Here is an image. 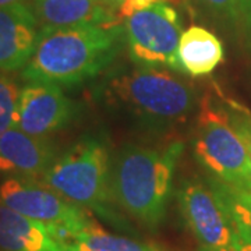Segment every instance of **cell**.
Returning a JSON list of instances; mask_svg holds the SVG:
<instances>
[{
	"label": "cell",
	"mask_w": 251,
	"mask_h": 251,
	"mask_svg": "<svg viewBox=\"0 0 251 251\" xmlns=\"http://www.w3.org/2000/svg\"><path fill=\"white\" fill-rule=\"evenodd\" d=\"M125 36V28L116 24L42 27L23 78L60 88L80 85L115 62Z\"/></svg>",
	"instance_id": "cell-1"
},
{
	"label": "cell",
	"mask_w": 251,
	"mask_h": 251,
	"mask_svg": "<svg viewBox=\"0 0 251 251\" xmlns=\"http://www.w3.org/2000/svg\"><path fill=\"white\" fill-rule=\"evenodd\" d=\"M181 141L163 150L127 144L112 162L110 187L117 206L148 230H158L166 218Z\"/></svg>",
	"instance_id": "cell-2"
},
{
	"label": "cell",
	"mask_w": 251,
	"mask_h": 251,
	"mask_svg": "<svg viewBox=\"0 0 251 251\" xmlns=\"http://www.w3.org/2000/svg\"><path fill=\"white\" fill-rule=\"evenodd\" d=\"M110 152L100 135H85L59 156L41 177V183L84 209L92 211L117 230L134 233L117 211L110 187Z\"/></svg>",
	"instance_id": "cell-3"
},
{
	"label": "cell",
	"mask_w": 251,
	"mask_h": 251,
	"mask_svg": "<svg viewBox=\"0 0 251 251\" xmlns=\"http://www.w3.org/2000/svg\"><path fill=\"white\" fill-rule=\"evenodd\" d=\"M103 97L145 130L163 131L180 125L197 106L193 87L155 67L122 73L105 82Z\"/></svg>",
	"instance_id": "cell-4"
},
{
	"label": "cell",
	"mask_w": 251,
	"mask_h": 251,
	"mask_svg": "<svg viewBox=\"0 0 251 251\" xmlns=\"http://www.w3.org/2000/svg\"><path fill=\"white\" fill-rule=\"evenodd\" d=\"M194 156L212 177L251 191V156L230 126L222 103L211 95L201 100L194 133Z\"/></svg>",
	"instance_id": "cell-5"
},
{
	"label": "cell",
	"mask_w": 251,
	"mask_h": 251,
	"mask_svg": "<svg viewBox=\"0 0 251 251\" xmlns=\"http://www.w3.org/2000/svg\"><path fill=\"white\" fill-rule=\"evenodd\" d=\"M0 204L45 224L54 237L67 247L73 236L94 221L84 208L35 179L13 176L4 180L0 186Z\"/></svg>",
	"instance_id": "cell-6"
},
{
	"label": "cell",
	"mask_w": 251,
	"mask_h": 251,
	"mask_svg": "<svg viewBox=\"0 0 251 251\" xmlns=\"http://www.w3.org/2000/svg\"><path fill=\"white\" fill-rule=\"evenodd\" d=\"M181 34L179 14L166 1H159L126 18L128 56L140 67H169L181 72L177 57Z\"/></svg>",
	"instance_id": "cell-7"
},
{
	"label": "cell",
	"mask_w": 251,
	"mask_h": 251,
	"mask_svg": "<svg viewBox=\"0 0 251 251\" xmlns=\"http://www.w3.org/2000/svg\"><path fill=\"white\" fill-rule=\"evenodd\" d=\"M176 197L180 215L201 247L232 250V222L208 183L183 180Z\"/></svg>",
	"instance_id": "cell-8"
},
{
	"label": "cell",
	"mask_w": 251,
	"mask_h": 251,
	"mask_svg": "<svg viewBox=\"0 0 251 251\" xmlns=\"http://www.w3.org/2000/svg\"><path fill=\"white\" fill-rule=\"evenodd\" d=\"M77 116V105L53 84L28 82L20 90L17 127L28 134L46 137L69 126Z\"/></svg>",
	"instance_id": "cell-9"
},
{
	"label": "cell",
	"mask_w": 251,
	"mask_h": 251,
	"mask_svg": "<svg viewBox=\"0 0 251 251\" xmlns=\"http://www.w3.org/2000/svg\"><path fill=\"white\" fill-rule=\"evenodd\" d=\"M57 159L56 147L46 137H35L17 126L0 135V172L18 177H42Z\"/></svg>",
	"instance_id": "cell-10"
},
{
	"label": "cell",
	"mask_w": 251,
	"mask_h": 251,
	"mask_svg": "<svg viewBox=\"0 0 251 251\" xmlns=\"http://www.w3.org/2000/svg\"><path fill=\"white\" fill-rule=\"evenodd\" d=\"M31 7L18 1L0 7V72L23 69L34 53L39 31Z\"/></svg>",
	"instance_id": "cell-11"
},
{
	"label": "cell",
	"mask_w": 251,
	"mask_h": 251,
	"mask_svg": "<svg viewBox=\"0 0 251 251\" xmlns=\"http://www.w3.org/2000/svg\"><path fill=\"white\" fill-rule=\"evenodd\" d=\"M42 222L21 215L0 204V251H66Z\"/></svg>",
	"instance_id": "cell-12"
},
{
	"label": "cell",
	"mask_w": 251,
	"mask_h": 251,
	"mask_svg": "<svg viewBox=\"0 0 251 251\" xmlns=\"http://www.w3.org/2000/svg\"><path fill=\"white\" fill-rule=\"evenodd\" d=\"M35 14L44 27L115 24L113 11L100 0H35Z\"/></svg>",
	"instance_id": "cell-13"
},
{
	"label": "cell",
	"mask_w": 251,
	"mask_h": 251,
	"mask_svg": "<svg viewBox=\"0 0 251 251\" xmlns=\"http://www.w3.org/2000/svg\"><path fill=\"white\" fill-rule=\"evenodd\" d=\"M177 57L181 72L191 77H204L224 62V45L214 32L191 25L180 36Z\"/></svg>",
	"instance_id": "cell-14"
},
{
	"label": "cell",
	"mask_w": 251,
	"mask_h": 251,
	"mask_svg": "<svg viewBox=\"0 0 251 251\" xmlns=\"http://www.w3.org/2000/svg\"><path fill=\"white\" fill-rule=\"evenodd\" d=\"M69 249L75 251H166L152 243L109 233L97 221H92L87 227L74 234Z\"/></svg>",
	"instance_id": "cell-15"
},
{
	"label": "cell",
	"mask_w": 251,
	"mask_h": 251,
	"mask_svg": "<svg viewBox=\"0 0 251 251\" xmlns=\"http://www.w3.org/2000/svg\"><path fill=\"white\" fill-rule=\"evenodd\" d=\"M206 183L224 206L229 219L251 229V191L229 186L212 176L206 179Z\"/></svg>",
	"instance_id": "cell-16"
},
{
	"label": "cell",
	"mask_w": 251,
	"mask_h": 251,
	"mask_svg": "<svg viewBox=\"0 0 251 251\" xmlns=\"http://www.w3.org/2000/svg\"><path fill=\"white\" fill-rule=\"evenodd\" d=\"M20 90L6 74H0V135L17 125Z\"/></svg>",
	"instance_id": "cell-17"
},
{
	"label": "cell",
	"mask_w": 251,
	"mask_h": 251,
	"mask_svg": "<svg viewBox=\"0 0 251 251\" xmlns=\"http://www.w3.org/2000/svg\"><path fill=\"white\" fill-rule=\"evenodd\" d=\"M222 106L229 123L237 135L242 138L251 156V112L234 99L225 98Z\"/></svg>",
	"instance_id": "cell-18"
},
{
	"label": "cell",
	"mask_w": 251,
	"mask_h": 251,
	"mask_svg": "<svg viewBox=\"0 0 251 251\" xmlns=\"http://www.w3.org/2000/svg\"><path fill=\"white\" fill-rule=\"evenodd\" d=\"M202 3L218 17L232 24H240L239 0H202Z\"/></svg>",
	"instance_id": "cell-19"
},
{
	"label": "cell",
	"mask_w": 251,
	"mask_h": 251,
	"mask_svg": "<svg viewBox=\"0 0 251 251\" xmlns=\"http://www.w3.org/2000/svg\"><path fill=\"white\" fill-rule=\"evenodd\" d=\"M232 251H251V229L232 222Z\"/></svg>",
	"instance_id": "cell-20"
},
{
	"label": "cell",
	"mask_w": 251,
	"mask_h": 251,
	"mask_svg": "<svg viewBox=\"0 0 251 251\" xmlns=\"http://www.w3.org/2000/svg\"><path fill=\"white\" fill-rule=\"evenodd\" d=\"M159 1H165V0H125L119 9V16L123 18L131 17L137 11L148 9Z\"/></svg>",
	"instance_id": "cell-21"
},
{
	"label": "cell",
	"mask_w": 251,
	"mask_h": 251,
	"mask_svg": "<svg viewBox=\"0 0 251 251\" xmlns=\"http://www.w3.org/2000/svg\"><path fill=\"white\" fill-rule=\"evenodd\" d=\"M240 7V24L251 35V0H239Z\"/></svg>",
	"instance_id": "cell-22"
},
{
	"label": "cell",
	"mask_w": 251,
	"mask_h": 251,
	"mask_svg": "<svg viewBox=\"0 0 251 251\" xmlns=\"http://www.w3.org/2000/svg\"><path fill=\"white\" fill-rule=\"evenodd\" d=\"M125 0H100V3L106 7V9H109L110 11H116V10L120 9V6H122V3H123Z\"/></svg>",
	"instance_id": "cell-23"
},
{
	"label": "cell",
	"mask_w": 251,
	"mask_h": 251,
	"mask_svg": "<svg viewBox=\"0 0 251 251\" xmlns=\"http://www.w3.org/2000/svg\"><path fill=\"white\" fill-rule=\"evenodd\" d=\"M21 0H0V7L1 6H9V4H14V3H18Z\"/></svg>",
	"instance_id": "cell-24"
},
{
	"label": "cell",
	"mask_w": 251,
	"mask_h": 251,
	"mask_svg": "<svg viewBox=\"0 0 251 251\" xmlns=\"http://www.w3.org/2000/svg\"><path fill=\"white\" fill-rule=\"evenodd\" d=\"M198 251H232V250H215V249H206V247H201V246H200Z\"/></svg>",
	"instance_id": "cell-25"
},
{
	"label": "cell",
	"mask_w": 251,
	"mask_h": 251,
	"mask_svg": "<svg viewBox=\"0 0 251 251\" xmlns=\"http://www.w3.org/2000/svg\"><path fill=\"white\" fill-rule=\"evenodd\" d=\"M66 251H75V250H73V249H69V247H67V250Z\"/></svg>",
	"instance_id": "cell-26"
}]
</instances>
